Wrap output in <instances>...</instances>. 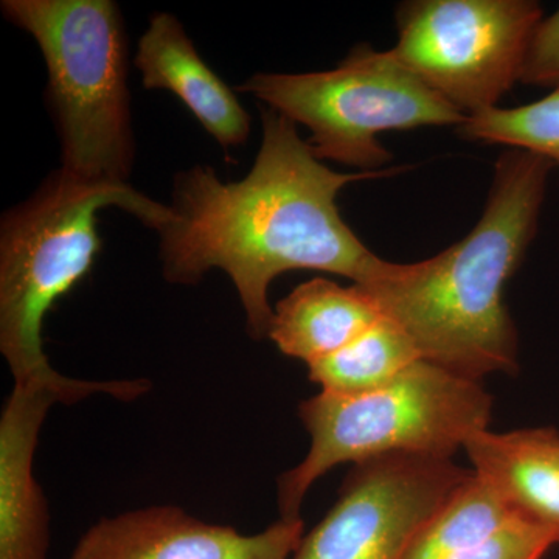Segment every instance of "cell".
<instances>
[{
	"label": "cell",
	"mask_w": 559,
	"mask_h": 559,
	"mask_svg": "<svg viewBox=\"0 0 559 559\" xmlns=\"http://www.w3.org/2000/svg\"><path fill=\"white\" fill-rule=\"evenodd\" d=\"M554 544L544 530L513 520L457 559H540Z\"/></svg>",
	"instance_id": "17"
},
{
	"label": "cell",
	"mask_w": 559,
	"mask_h": 559,
	"mask_svg": "<svg viewBox=\"0 0 559 559\" xmlns=\"http://www.w3.org/2000/svg\"><path fill=\"white\" fill-rule=\"evenodd\" d=\"M418 360L421 355L409 334L381 316L344 348L308 366V378L320 392L359 395L396 380Z\"/></svg>",
	"instance_id": "14"
},
{
	"label": "cell",
	"mask_w": 559,
	"mask_h": 559,
	"mask_svg": "<svg viewBox=\"0 0 559 559\" xmlns=\"http://www.w3.org/2000/svg\"><path fill=\"white\" fill-rule=\"evenodd\" d=\"M60 396L14 384L0 417V559H47L50 514L33 462L40 429Z\"/></svg>",
	"instance_id": "10"
},
{
	"label": "cell",
	"mask_w": 559,
	"mask_h": 559,
	"mask_svg": "<svg viewBox=\"0 0 559 559\" xmlns=\"http://www.w3.org/2000/svg\"><path fill=\"white\" fill-rule=\"evenodd\" d=\"M474 473L487 480L516 520L559 543V433L555 429L492 432L466 441Z\"/></svg>",
	"instance_id": "12"
},
{
	"label": "cell",
	"mask_w": 559,
	"mask_h": 559,
	"mask_svg": "<svg viewBox=\"0 0 559 559\" xmlns=\"http://www.w3.org/2000/svg\"><path fill=\"white\" fill-rule=\"evenodd\" d=\"M381 316L377 301L359 285L314 278L275 305L267 340L283 355L311 366L344 348Z\"/></svg>",
	"instance_id": "13"
},
{
	"label": "cell",
	"mask_w": 559,
	"mask_h": 559,
	"mask_svg": "<svg viewBox=\"0 0 559 559\" xmlns=\"http://www.w3.org/2000/svg\"><path fill=\"white\" fill-rule=\"evenodd\" d=\"M471 473L451 459L428 455L360 463L290 559H404L419 528Z\"/></svg>",
	"instance_id": "8"
},
{
	"label": "cell",
	"mask_w": 559,
	"mask_h": 559,
	"mask_svg": "<svg viewBox=\"0 0 559 559\" xmlns=\"http://www.w3.org/2000/svg\"><path fill=\"white\" fill-rule=\"evenodd\" d=\"M134 66L145 90L175 94L224 150L248 142L250 116L235 92L202 60L182 24L156 13L140 36Z\"/></svg>",
	"instance_id": "11"
},
{
	"label": "cell",
	"mask_w": 559,
	"mask_h": 559,
	"mask_svg": "<svg viewBox=\"0 0 559 559\" xmlns=\"http://www.w3.org/2000/svg\"><path fill=\"white\" fill-rule=\"evenodd\" d=\"M543 9L533 0H412L396 10L393 53L469 117L498 108L521 70Z\"/></svg>",
	"instance_id": "7"
},
{
	"label": "cell",
	"mask_w": 559,
	"mask_h": 559,
	"mask_svg": "<svg viewBox=\"0 0 559 559\" xmlns=\"http://www.w3.org/2000/svg\"><path fill=\"white\" fill-rule=\"evenodd\" d=\"M492 399L480 381L418 360L396 380L359 395L320 392L299 407L311 447L278 479L280 520H300L312 485L342 463L392 454L451 459L488 429Z\"/></svg>",
	"instance_id": "5"
},
{
	"label": "cell",
	"mask_w": 559,
	"mask_h": 559,
	"mask_svg": "<svg viewBox=\"0 0 559 559\" xmlns=\"http://www.w3.org/2000/svg\"><path fill=\"white\" fill-rule=\"evenodd\" d=\"M459 134L471 142L495 143L538 154L559 168V87L518 108H492L466 117Z\"/></svg>",
	"instance_id": "16"
},
{
	"label": "cell",
	"mask_w": 559,
	"mask_h": 559,
	"mask_svg": "<svg viewBox=\"0 0 559 559\" xmlns=\"http://www.w3.org/2000/svg\"><path fill=\"white\" fill-rule=\"evenodd\" d=\"M520 83L528 86L559 87V9L543 17L533 33Z\"/></svg>",
	"instance_id": "18"
},
{
	"label": "cell",
	"mask_w": 559,
	"mask_h": 559,
	"mask_svg": "<svg viewBox=\"0 0 559 559\" xmlns=\"http://www.w3.org/2000/svg\"><path fill=\"white\" fill-rule=\"evenodd\" d=\"M304 536L301 518L242 535L180 507L151 506L95 522L68 559H290Z\"/></svg>",
	"instance_id": "9"
},
{
	"label": "cell",
	"mask_w": 559,
	"mask_h": 559,
	"mask_svg": "<svg viewBox=\"0 0 559 559\" xmlns=\"http://www.w3.org/2000/svg\"><path fill=\"white\" fill-rule=\"evenodd\" d=\"M237 91L311 131L319 160L360 171L384 170L393 159L378 135L421 127H460L466 117L395 57L359 44L336 69L255 73Z\"/></svg>",
	"instance_id": "6"
},
{
	"label": "cell",
	"mask_w": 559,
	"mask_h": 559,
	"mask_svg": "<svg viewBox=\"0 0 559 559\" xmlns=\"http://www.w3.org/2000/svg\"><path fill=\"white\" fill-rule=\"evenodd\" d=\"M119 207L159 231L173 212L130 183H95L61 170L44 180L31 200L10 209L0 224V352L14 384L49 388L73 406L95 395L135 401L148 380H75L55 370L44 352L47 312L86 277L102 240L97 213Z\"/></svg>",
	"instance_id": "3"
},
{
	"label": "cell",
	"mask_w": 559,
	"mask_h": 559,
	"mask_svg": "<svg viewBox=\"0 0 559 559\" xmlns=\"http://www.w3.org/2000/svg\"><path fill=\"white\" fill-rule=\"evenodd\" d=\"M551 167L538 154L507 150L479 223L463 240L418 263L384 260L360 286L409 334L423 360L473 381L518 370L503 293L538 234Z\"/></svg>",
	"instance_id": "2"
},
{
	"label": "cell",
	"mask_w": 559,
	"mask_h": 559,
	"mask_svg": "<svg viewBox=\"0 0 559 559\" xmlns=\"http://www.w3.org/2000/svg\"><path fill=\"white\" fill-rule=\"evenodd\" d=\"M513 520L496 489L473 471L419 528L404 559H457Z\"/></svg>",
	"instance_id": "15"
},
{
	"label": "cell",
	"mask_w": 559,
	"mask_h": 559,
	"mask_svg": "<svg viewBox=\"0 0 559 559\" xmlns=\"http://www.w3.org/2000/svg\"><path fill=\"white\" fill-rule=\"evenodd\" d=\"M263 139L249 175L224 182L212 167L179 173L171 219L157 234L167 282L194 285L221 270L237 288L246 326L267 340L270 288L289 271H322L366 286L382 259L349 229L337 209L348 183L388 178L403 168L340 173L316 157L296 123L261 110Z\"/></svg>",
	"instance_id": "1"
},
{
	"label": "cell",
	"mask_w": 559,
	"mask_h": 559,
	"mask_svg": "<svg viewBox=\"0 0 559 559\" xmlns=\"http://www.w3.org/2000/svg\"><path fill=\"white\" fill-rule=\"evenodd\" d=\"M3 16L36 40L46 100L61 140V170L95 183H130L134 165L128 44L110 0H3Z\"/></svg>",
	"instance_id": "4"
}]
</instances>
